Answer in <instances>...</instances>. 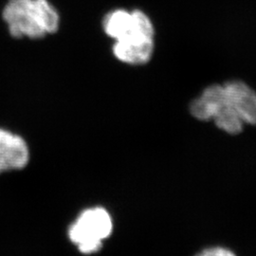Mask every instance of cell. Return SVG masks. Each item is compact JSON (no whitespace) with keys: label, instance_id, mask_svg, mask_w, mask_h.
Wrapping results in <instances>:
<instances>
[{"label":"cell","instance_id":"obj_4","mask_svg":"<svg viewBox=\"0 0 256 256\" xmlns=\"http://www.w3.org/2000/svg\"><path fill=\"white\" fill-rule=\"evenodd\" d=\"M190 112L200 120H214L222 131L236 135L243 130L244 122L227 100L223 84H212L191 102Z\"/></svg>","mask_w":256,"mask_h":256},{"label":"cell","instance_id":"obj_7","mask_svg":"<svg viewBox=\"0 0 256 256\" xmlns=\"http://www.w3.org/2000/svg\"><path fill=\"white\" fill-rule=\"evenodd\" d=\"M194 256H236L230 248L224 247L206 248Z\"/></svg>","mask_w":256,"mask_h":256},{"label":"cell","instance_id":"obj_3","mask_svg":"<svg viewBox=\"0 0 256 256\" xmlns=\"http://www.w3.org/2000/svg\"><path fill=\"white\" fill-rule=\"evenodd\" d=\"M102 28L108 36L120 44L142 46L155 43L154 25L146 14L140 10H111L104 18Z\"/></svg>","mask_w":256,"mask_h":256},{"label":"cell","instance_id":"obj_5","mask_svg":"<svg viewBox=\"0 0 256 256\" xmlns=\"http://www.w3.org/2000/svg\"><path fill=\"white\" fill-rule=\"evenodd\" d=\"M30 162V149L24 138L0 128V174L21 170Z\"/></svg>","mask_w":256,"mask_h":256},{"label":"cell","instance_id":"obj_6","mask_svg":"<svg viewBox=\"0 0 256 256\" xmlns=\"http://www.w3.org/2000/svg\"><path fill=\"white\" fill-rule=\"evenodd\" d=\"M226 97L244 124L256 126V93L245 82L232 81L223 84Z\"/></svg>","mask_w":256,"mask_h":256},{"label":"cell","instance_id":"obj_2","mask_svg":"<svg viewBox=\"0 0 256 256\" xmlns=\"http://www.w3.org/2000/svg\"><path fill=\"white\" fill-rule=\"evenodd\" d=\"M113 232V220L108 210L92 207L80 212L70 225L68 236L70 242L84 254H93L102 247L104 241Z\"/></svg>","mask_w":256,"mask_h":256},{"label":"cell","instance_id":"obj_1","mask_svg":"<svg viewBox=\"0 0 256 256\" xmlns=\"http://www.w3.org/2000/svg\"><path fill=\"white\" fill-rule=\"evenodd\" d=\"M2 18L16 39H40L55 34L60 25L59 14L48 0H8Z\"/></svg>","mask_w":256,"mask_h":256}]
</instances>
